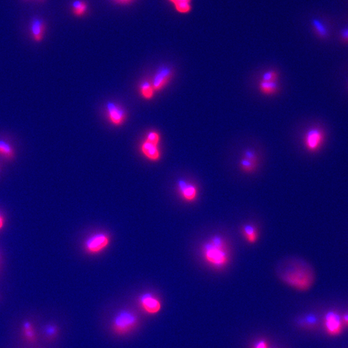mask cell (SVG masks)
Returning <instances> with one entry per match:
<instances>
[{
  "mask_svg": "<svg viewBox=\"0 0 348 348\" xmlns=\"http://www.w3.org/2000/svg\"><path fill=\"white\" fill-rule=\"evenodd\" d=\"M281 283L299 292H307L314 287L316 274L313 267L304 259L288 258L281 262L276 270Z\"/></svg>",
  "mask_w": 348,
  "mask_h": 348,
  "instance_id": "cell-1",
  "label": "cell"
},
{
  "mask_svg": "<svg viewBox=\"0 0 348 348\" xmlns=\"http://www.w3.org/2000/svg\"><path fill=\"white\" fill-rule=\"evenodd\" d=\"M200 254L204 263L211 270L223 271L232 261V250L225 235L217 233L206 238L200 247Z\"/></svg>",
  "mask_w": 348,
  "mask_h": 348,
  "instance_id": "cell-2",
  "label": "cell"
},
{
  "mask_svg": "<svg viewBox=\"0 0 348 348\" xmlns=\"http://www.w3.org/2000/svg\"><path fill=\"white\" fill-rule=\"evenodd\" d=\"M140 323V317L134 311L130 309H123L112 319L110 328L114 335L126 337L136 330Z\"/></svg>",
  "mask_w": 348,
  "mask_h": 348,
  "instance_id": "cell-3",
  "label": "cell"
},
{
  "mask_svg": "<svg viewBox=\"0 0 348 348\" xmlns=\"http://www.w3.org/2000/svg\"><path fill=\"white\" fill-rule=\"evenodd\" d=\"M328 132L326 128L317 123L309 126L302 137V144L305 150L310 154H316L323 150L327 142Z\"/></svg>",
  "mask_w": 348,
  "mask_h": 348,
  "instance_id": "cell-4",
  "label": "cell"
},
{
  "mask_svg": "<svg viewBox=\"0 0 348 348\" xmlns=\"http://www.w3.org/2000/svg\"><path fill=\"white\" fill-rule=\"evenodd\" d=\"M259 164L258 152L252 147H249L243 150L238 163V168L243 174L252 175L258 170Z\"/></svg>",
  "mask_w": 348,
  "mask_h": 348,
  "instance_id": "cell-5",
  "label": "cell"
},
{
  "mask_svg": "<svg viewBox=\"0 0 348 348\" xmlns=\"http://www.w3.org/2000/svg\"><path fill=\"white\" fill-rule=\"evenodd\" d=\"M323 323L324 331L330 337H338L344 331L342 316L335 310L326 312L324 315Z\"/></svg>",
  "mask_w": 348,
  "mask_h": 348,
  "instance_id": "cell-6",
  "label": "cell"
},
{
  "mask_svg": "<svg viewBox=\"0 0 348 348\" xmlns=\"http://www.w3.org/2000/svg\"><path fill=\"white\" fill-rule=\"evenodd\" d=\"M137 302L142 310L149 316H156L160 313L163 307L160 299L151 293L141 295Z\"/></svg>",
  "mask_w": 348,
  "mask_h": 348,
  "instance_id": "cell-7",
  "label": "cell"
},
{
  "mask_svg": "<svg viewBox=\"0 0 348 348\" xmlns=\"http://www.w3.org/2000/svg\"><path fill=\"white\" fill-rule=\"evenodd\" d=\"M311 30L318 39L326 41L331 37L332 24L328 18L325 16H318L311 21Z\"/></svg>",
  "mask_w": 348,
  "mask_h": 348,
  "instance_id": "cell-8",
  "label": "cell"
},
{
  "mask_svg": "<svg viewBox=\"0 0 348 348\" xmlns=\"http://www.w3.org/2000/svg\"><path fill=\"white\" fill-rule=\"evenodd\" d=\"M175 74L171 66H161L156 71L152 81L155 92L163 90L170 83Z\"/></svg>",
  "mask_w": 348,
  "mask_h": 348,
  "instance_id": "cell-9",
  "label": "cell"
},
{
  "mask_svg": "<svg viewBox=\"0 0 348 348\" xmlns=\"http://www.w3.org/2000/svg\"><path fill=\"white\" fill-rule=\"evenodd\" d=\"M178 189L181 197L185 201L194 202L199 198V188L194 183L180 180L178 181Z\"/></svg>",
  "mask_w": 348,
  "mask_h": 348,
  "instance_id": "cell-10",
  "label": "cell"
},
{
  "mask_svg": "<svg viewBox=\"0 0 348 348\" xmlns=\"http://www.w3.org/2000/svg\"><path fill=\"white\" fill-rule=\"evenodd\" d=\"M107 115L110 123L116 126L123 125L126 119L125 110L115 102H108L106 106Z\"/></svg>",
  "mask_w": 348,
  "mask_h": 348,
  "instance_id": "cell-11",
  "label": "cell"
},
{
  "mask_svg": "<svg viewBox=\"0 0 348 348\" xmlns=\"http://www.w3.org/2000/svg\"><path fill=\"white\" fill-rule=\"evenodd\" d=\"M109 244L108 236L103 233H96L89 237L85 242V248L88 252L96 254L106 249Z\"/></svg>",
  "mask_w": 348,
  "mask_h": 348,
  "instance_id": "cell-12",
  "label": "cell"
},
{
  "mask_svg": "<svg viewBox=\"0 0 348 348\" xmlns=\"http://www.w3.org/2000/svg\"><path fill=\"white\" fill-rule=\"evenodd\" d=\"M240 233L243 239L250 245L257 244L259 240L260 232L259 228L255 224L247 223L240 227Z\"/></svg>",
  "mask_w": 348,
  "mask_h": 348,
  "instance_id": "cell-13",
  "label": "cell"
},
{
  "mask_svg": "<svg viewBox=\"0 0 348 348\" xmlns=\"http://www.w3.org/2000/svg\"><path fill=\"white\" fill-rule=\"evenodd\" d=\"M141 152L145 157L152 161H157L161 158V151L158 145H154L144 140L141 145Z\"/></svg>",
  "mask_w": 348,
  "mask_h": 348,
  "instance_id": "cell-14",
  "label": "cell"
},
{
  "mask_svg": "<svg viewBox=\"0 0 348 348\" xmlns=\"http://www.w3.org/2000/svg\"><path fill=\"white\" fill-rule=\"evenodd\" d=\"M30 30L32 39L36 42H42L44 39L45 24L44 20L38 18L32 19L30 23Z\"/></svg>",
  "mask_w": 348,
  "mask_h": 348,
  "instance_id": "cell-15",
  "label": "cell"
},
{
  "mask_svg": "<svg viewBox=\"0 0 348 348\" xmlns=\"http://www.w3.org/2000/svg\"><path fill=\"white\" fill-rule=\"evenodd\" d=\"M21 331H22L23 338L28 344L31 345L37 344L38 342L37 331L32 322L28 320L23 321L22 326H21Z\"/></svg>",
  "mask_w": 348,
  "mask_h": 348,
  "instance_id": "cell-16",
  "label": "cell"
},
{
  "mask_svg": "<svg viewBox=\"0 0 348 348\" xmlns=\"http://www.w3.org/2000/svg\"><path fill=\"white\" fill-rule=\"evenodd\" d=\"M259 92L264 96H273L280 91L279 82H266L260 80L258 83Z\"/></svg>",
  "mask_w": 348,
  "mask_h": 348,
  "instance_id": "cell-17",
  "label": "cell"
},
{
  "mask_svg": "<svg viewBox=\"0 0 348 348\" xmlns=\"http://www.w3.org/2000/svg\"><path fill=\"white\" fill-rule=\"evenodd\" d=\"M318 320L316 316L312 314L304 315L297 319L296 324L300 328L311 330L316 328Z\"/></svg>",
  "mask_w": 348,
  "mask_h": 348,
  "instance_id": "cell-18",
  "label": "cell"
},
{
  "mask_svg": "<svg viewBox=\"0 0 348 348\" xmlns=\"http://www.w3.org/2000/svg\"><path fill=\"white\" fill-rule=\"evenodd\" d=\"M179 14H187L192 11V0H168Z\"/></svg>",
  "mask_w": 348,
  "mask_h": 348,
  "instance_id": "cell-19",
  "label": "cell"
},
{
  "mask_svg": "<svg viewBox=\"0 0 348 348\" xmlns=\"http://www.w3.org/2000/svg\"><path fill=\"white\" fill-rule=\"evenodd\" d=\"M43 333L47 341H54L58 338L59 334V326L54 323L47 324L43 329Z\"/></svg>",
  "mask_w": 348,
  "mask_h": 348,
  "instance_id": "cell-20",
  "label": "cell"
},
{
  "mask_svg": "<svg viewBox=\"0 0 348 348\" xmlns=\"http://www.w3.org/2000/svg\"><path fill=\"white\" fill-rule=\"evenodd\" d=\"M140 92L141 96L144 97L145 99L150 100L153 98L156 92H155L153 86H152V82L145 80L141 83Z\"/></svg>",
  "mask_w": 348,
  "mask_h": 348,
  "instance_id": "cell-21",
  "label": "cell"
},
{
  "mask_svg": "<svg viewBox=\"0 0 348 348\" xmlns=\"http://www.w3.org/2000/svg\"><path fill=\"white\" fill-rule=\"evenodd\" d=\"M88 4L83 0H76L72 4V12L76 17H83L87 13Z\"/></svg>",
  "mask_w": 348,
  "mask_h": 348,
  "instance_id": "cell-22",
  "label": "cell"
},
{
  "mask_svg": "<svg viewBox=\"0 0 348 348\" xmlns=\"http://www.w3.org/2000/svg\"><path fill=\"white\" fill-rule=\"evenodd\" d=\"M0 155L4 158L11 160L15 157V152L10 144L6 141L0 140Z\"/></svg>",
  "mask_w": 348,
  "mask_h": 348,
  "instance_id": "cell-23",
  "label": "cell"
},
{
  "mask_svg": "<svg viewBox=\"0 0 348 348\" xmlns=\"http://www.w3.org/2000/svg\"><path fill=\"white\" fill-rule=\"evenodd\" d=\"M280 78V74L279 71L275 69H270L264 72L260 80L266 81V82H279Z\"/></svg>",
  "mask_w": 348,
  "mask_h": 348,
  "instance_id": "cell-24",
  "label": "cell"
},
{
  "mask_svg": "<svg viewBox=\"0 0 348 348\" xmlns=\"http://www.w3.org/2000/svg\"><path fill=\"white\" fill-rule=\"evenodd\" d=\"M337 37L338 41L342 44L348 45V19L345 20L344 24L340 28Z\"/></svg>",
  "mask_w": 348,
  "mask_h": 348,
  "instance_id": "cell-25",
  "label": "cell"
},
{
  "mask_svg": "<svg viewBox=\"0 0 348 348\" xmlns=\"http://www.w3.org/2000/svg\"><path fill=\"white\" fill-rule=\"evenodd\" d=\"M250 348H271L270 343L266 338H257L251 343Z\"/></svg>",
  "mask_w": 348,
  "mask_h": 348,
  "instance_id": "cell-26",
  "label": "cell"
},
{
  "mask_svg": "<svg viewBox=\"0 0 348 348\" xmlns=\"http://www.w3.org/2000/svg\"><path fill=\"white\" fill-rule=\"evenodd\" d=\"M147 142L151 143L152 144L159 145L161 142L160 133L157 131L152 130L148 132L145 140Z\"/></svg>",
  "mask_w": 348,
  "mask_h": 348,
  "instance_id": "cell-27",
  "label": "cell"
},
{
  "mask_svg": "<svg viewBox=\"0 0 348 348\" xmlns=\"http://www.w3.org/2000/svg\"><path fill=\"white\" fill-rule=\"evenodd\" d=\"M342 320L344 327L348 328V312H345L344 314L342 315Z\"/></svg>",
  "mask_w": 348,
  "mask_h": 348,
  "instance_id": "cell-28",
  "label": "cell"
},
{
  "mask_svg": "<svg viewBox=\"0 0 348 348\" xmlns=\"http://www.w3.org/2000/svg\"><path fill=\"white\" fill-rule=\"evenodd\" d=\"M133 1V0H114V2H116V3L121 5L130 4L131 2H132Z\"/></svg>",
  "mask_w": 348,
  "mask_h": 348,
  "instance_id": "cell-29",
  "label": "cell"
},
{
  "mask_svg": "<svg viewBox=\"0 0 348 348\" xmlns=\"http://www.w3.org/2000/svg\"><path fill=\"white\" fill-rule=\"evenodd\" d=\"M4 225V219L3 218V216L0 214V229H2L3 228V226Z\"/></svg>",
  "mask_w": 348,
  "mask_h": 348,
  "instance_id": "cell-30",
  "label": "cell"
},
{
  "mask_svg": "<svg viewBox=\"0 0 348 348\" xmlns=\"http://www.w3.org/2000/svg\"><path fill=\"white\" fill-rule=\"evenodd\" d=\"M347 90H348V82H347Z\"/></svg>",
  "mask_w": 348,
  "mask_h": 348,
  "instance_id": "cell-31",
  "label": "cell"
},
{
  "mask_svg": "<svg viewBox=\"0 0 348 348\" xmlns=\"http://www.w3.org/2000/svg\"><path fill=\"white\" fill-rule=\"evenodd\" d=\"M39 1H43V0H39Z\"/></svg>",
  "mask_w": 348,
  "mask_h": 348,
  "instance_id": "cell-32",
  "label": "cell"
},
{
  "mask_svg": "<svg viewBox=\"0 0 348 348\" xmlns=\"http://www.w3.org/2000/svg\"><path fill=\"white\" fill-rule=\"evenodd\" d=\"M271 348H273V347H271Z\"/></svg>",
  "mask_w": 348,
  "mask_h": 348,
  "instance_id": "cell-33",
  "label": "cell"
}]
</instances>
